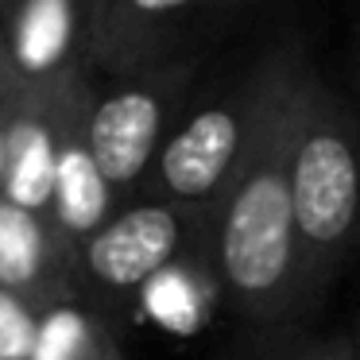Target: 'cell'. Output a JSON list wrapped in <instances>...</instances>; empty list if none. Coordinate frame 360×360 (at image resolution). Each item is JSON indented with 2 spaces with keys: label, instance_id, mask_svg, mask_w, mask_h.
Wrapping results in <instances>:
<instances>
[{
  "label": "cell",
  "instance_id": "9c48e42d",
  "mask_svg": "<svg viewBox=\"0 0 360 360\" xmlns=\"http://www.w3.org/2000/svg\"><path fill=\"white\" fill-rule=\"evenodd\" d=\"M32 360H120V345L109 321L70 302L47 306L39 314V341Z\"/></svg>",
  "mask_w": 360,
  "mask_h": 360
},
{
  "label": "cell",
  "instance_id": "3957f363",
  "mask_svg": "<svg viewBox=\"0 0 360 360\" xmlns=\"http://www.w3.org/2000/svg\"><path fill=\"white\" fill-rule=\"evenodd\" d=\"M205 213L167 202H140L109 217L78 248V290L94 298V314H124L190 244V229ZM210 221V217H205Z\"/></svg>",
  "mask_w": 360,
  "mask_h": 360
},
{
  "label": "cell",
  "instance_id": "8fae6325",
  "mask_svg": "<svg viewBox=\"0 0 360 360\" xmlns=\"http://www.w3.org/2000/svg\"><path fill=\"white\" fill-rule=\"evenodd\" d=\"M39 306L0 287V360H32L39 341Z\"/></svg>",
  "mask_w": 360,
  "mask_h": 360
},
{
  "label": "cell",
  "instance_id": "ba28073f",
  "mask_svg": "<svg viewBox=\"0 0 360 360\" xmlns=\"http://www.w3.org/2000/svg\"><path fill=\"white\" fill-rule=\"evenodd\" d=\"M4 148H8V163H4L0 198L27 213L47 217L51 194H55V167L66 143H58L55 132L39 120H20V124L8 128Z\"/></svg>",
  "mask_w": 360,
  "mask_h": 360
},
{
  "label": "cell",
  "instance_id": "8992f818",
  "mask_svg": "<svg viewBox=\"0 0 360 360\" xmlns=\"http://www.w3.org/2000/svg\"><path fill=\"white\" fill-rule=\"evenodd\" d=\"M163 132V101L151 89H124L94 109L86 148L112 190L132 186L151 167Z\"/></svg>",
  "mask_w": 360,
  "mask_h": 360
},
{
  "label": "cell",
  "instance_id": "4fadbf2b",
  "mask_svg": "<svg viewBox=\"0 0 360 360\" xmlns=\"http://www.w3.org/2000/svg\"><path fill=\"white\" fill-rule=\"evenodd\" d=\"M140 12H148V16H163V12H174V8H186V4H194V0H132Z\"/></svg>",
  "mask_w": 360,
  "mask_h": 360
},
{
  "label": "cell",
  "instance_id": "52a82bcc",
  "mask_svg": "<svg viewBox=\"0 0 360 360\" xmlns=\"http://www.w3.org/2000/svg\"><path fill=\"white\" fill-rule=\"evenodd\" d=\"M109 210H112V186L97 171L86 140L66 143L55 167V194H51V210H47L51 229L66 244L82 248L109 221Z\"/></svg>",
  "mask_w": 360,
  "mask_h": 360
},
{
  "label": "cell",
  "instance_id": "9a60e30c",
  "mask_svg": "<svg viewBox=\"0 0 360 360\" xmlns=\"http://www.w3.org/2000/svg\"><path fill=\"white\" fill-rule=\"evenodd\" d=\"M356 349H360V345H356Z\"/></svg>",
  "mask_w": 360,
  "mask_h": 360
},
{
  "label": "cell",
  "instance_id": "6da1fadb",
  "mask_svg": "<svg viewBox=\"0 0 360 360\" xmlns=\"http://www.w3.org/2000/svg\"><path fill=\"white\" fill-rule=\"evenodd\" d=\"M298 70H279L240 171L210 213L205 256L221 295L256 326L302 314V256L290 205V105Z\"/></svg>",
  "mask_w": 360,
  "mask_h": 360
},
{
  "label": "cell",
  "instance_id": "7c38bea8",
  "mask_svg": "<svg viewBox=\"0 0 360 360\" xmlns=\"http://www.w3.org/2000/svg\"><path fill=\"white\" fill-rule=\"evenodd\" d=\"M275 360H360V349L349 333L337 337H318V341H302L295 349H287Z\"/></svg>",
  "mask_w": 360,
  "mask_h": 360
},
{
  "label": "cell",
  "instance_id": "7a4b0ae2",
  "mask_svg": "<svg viewBox=\"0 0 360 360\" xmlns=\"http://www.w3.org/2000/svg\"><path fill=\"white\" fill-rule=\"evenodd\" d=\"M290 205H295L302 306H318L360 240V132L318 74L298 70L290 105Z\"/></svg>",
  "mask_w": 360,
  "mask_h": 360
},
{
  "label": "cell",
  "instance_id": "5b68a950",
  "mask_svg": "<svg viewBox=\"0 0 360 360\" xmlns=\"http://www.w3.org/2000/svg\"><path fill=\"white\" fill-rule=\"evenodd\" d=\"M0 287L32 306L70 302L78 295V248L51 229L47 217L0 198Z\"/></svg>",
  "mask_w": 360,
  "mask_h": 360
},
{
  "label": "cell",
  "instance_id": "30bf717a",
  "mask_svg": "<svg viewBox=\"0 0 360 360\" xmlns=\"http://www.w3.org/2000/svg\"><path fill=\"white\" fill-rule=\"evenodd\" d=\"M70 47V4L66 0H32L20 20L16 63L27 74H43Z\"/></svg>",
  "mask_w": 360,
  "mask_h": 360
},
{
  "label": "cell",
  "instance_id": "277c9868",
  "mask_svg": "<svg viewBox=\"0 0 360 360\" xmlns=\"http://www.w3.org/2000/svg\"><path fill=\"white\" fill-rule=\"evenodd\" d=\"M275 78H279V70L267 78V86L252 89L244 101H221L194 112L159 148V163H155L159 202L210 217L213 205L221 202V194L233 182V174L240 171L252 140H256V128L264 120L267 101H271Z\"/></svg>",
  "mask_w": 360,
  "mask_h": 360
},
{
  "label": "cell",
  "instance_id": "5bb4252c",
  "mask_svg": "<svg viewBox=\"0 0 360 360\" xmlns=\"http://www.w3.org/2000/svg\"><path fill=\"white\" fill-rule=\"evenodd\" d=\"M8 132H0V190H4V163H8V148H4Z\"/></svg>",
  "mask_w": 360,
  "mask_h": 360
}]
</instances>
